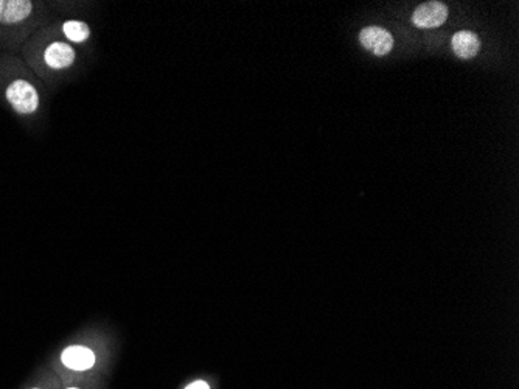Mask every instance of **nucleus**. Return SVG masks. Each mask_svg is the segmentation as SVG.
Listing matches in <instances>:
<instances>
[{"mask_svg": "<svg viewBox=\"0 0 519 389\" xmlns=\"http://www.w3.org/2000/svg\"><path fill=\"white\" fill-rule=\"evenodd\" d=\"M479 37L471 32H458L453 36V50L461 59H471L479 54Z\"/></svg>", "mask_w": 519, "mask_h": 389, "instance_id": "obj_6", "label": "nucleus"}, {"mask_svg": "<svg viewBox=\"0 0 519 389\" xmlns=\"http://www.w3.org/2000/svg\"><path fill=\"white\" fill-rule=\"evenodd\" d=\"M59 33L64 35L67 41L75 42V44H82L90 37V28L86 22L72 19V20H65L61 25H59Z\"/></svg>", "mask_w": 519, "mask_h": 389, "instance_id": "obj_7", "label": "nucleus"}, {"mask_svg": "<svg viewBox=\"0 0 519 389\" xmlns=\"http://www.w3.org/2000/svg\"><path fill=\"white\" fill-rule=\"evenodd\" d=\"M187 389H210L206 381H194L190 386H187Z\"/></svg>", "mask_w": 519, "mask_h": 389, "instance_id": "obj_8", "label": "nucleus"}, {"mask_svg": "<svg viewBox=\"0 0 519 389\" xmlns=\"http://www.w3.org/2000/svg\"><path fill=\"white\" fill-rule=\"evenodd\" d=\"M0 97L22 121H35L42 111V87L22 59L0 56Z\"/></svg>", "mask_w": 519, "mask_h": 389, "instance_id": "obj_1", "label": "nucleus"}, {"mask_svg": "<svg viewBox=\"0 0 519 389\" xmlns=\"http://www.w3.org/2000/svg\"><path fill=\"white\" fill-rule=\"evenodd\" d=\"M47 19V5L32 0H0V49L22 50L28 35Z\"/></svg>", "mask_w": 519, "mask_h": 389, "instance_id": "obj_2", "label": "nucleus"}, {"mask_svg": "<svg viewBox=\"0 0 519 389\" xmlns=\"http://www.w3.org/2000/svg\"><path fill=\"white\" fill-rule=\"evenodd\" d=\"M63 363L75 371L90 369L95 363V355L90 349L82 346H70L63 352Z\"/></svg>", "mask_w": 519, "mask_h": 389, "instance_id": "obj_5", "label": "nucleus"}, {"mask_svg": "<svg viewBox=\"0 0 519 389\" xmlns=\"http://www.w3.org/2000/svg\"><path fill=\"white\" fill-rule=\"evenodd\" d=\"M70 389H77V388H70Z\"/></svg>", "mask_w": 519, "mask_h": 389, "instance_id": "obj_9", "label": "nucleus"}, {"mask_svg": "<svg viewBox=\"0 0 519 389\" xmlns=\"http://www.w3.org/2000/svg\"><path fill=\"white\" fill-rule=\"evenodd\" d=\"M359 41L365 50L376 56H386L394 47V37L387 30L380 27H367L361 30Z\"/></svg>", "mask_w": 519, "mask_h": 389, "instance_id": "obj_3", "label": "nucleus"}, {"mask_svg": "<svg viewBox=\"0 0 519 389\" xmlns=\"http://www.w3.org/2000/svg\"><path fill=\"white\" fill-rule=\"evenodd\" d=\"M448 19V8L440 2H430L420 5L413 11L412 22L418 28H437Z\"/></svg>", "mask_w": 519, "mask_h": 389, "instance_id": "obj_4", "label": "nucleus"}]
</instances>
